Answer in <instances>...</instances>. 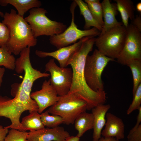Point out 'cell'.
I'll list each match as a JSON object with an SVG mask.
<instances>
[{
  "label": "cell",
  "mask_w": 141,
  "mask_h": 141,
  "mask_svg": "<svg viewBox=\"0 0 141 141\" xmlns=\"http://www.w3.org/2000/svg\"><path fill=\"white\" fill-rule=\"evenodd\" d=\"M30 96L36 103L40 114L46 109L55 104L58 99L55 90L51 85L50 81L45 80L43 82L41 89L31 93Z\"/></svg>",
  "instance_id": "obj_11"
},
{
  "label": "cell",
  "mask_w": 141,
  "mask_h": 141,
  "mask_svg": "<svg viewBox=\"0 0 141 141\" xmlns=\"http://www.w3.org/2000/svg\"><path fill=\"white\" fill-rule=\"evenodd\" d=\"M9 37V31L7 26L0 22V47L5 45Z\"/></svg>",
  "instance_id": "obj_29"
},
{
  "label": "cell",
  "mask_w": 141,
  "mask_h": 141,
  "mask_svg": "<svg viewBox=\"0 0 141 141\" xmlns=\"http://www.w3.org/2000/svg\"><path fill=\"white\" fill-rule=\"evenodd\" d=\"M20 85V83H15L13 84L11 86V94L13 97H15L17 94L19 90Z\"/></svg>",
  "instance_id": "obj_32"
},
{
  "label": "cell",
  "mask_w": 141,
  "mask_h": 141,
  "mask_svg": "<svg viewBox=\"0 0 141 141\" xmlns=\"http://www.w3.org/2000/svg\"><path fill=\"white\" fill-rule=\"evenodd\" d=\"M80 9V14L84 17L85 24L84 28L85 30L90 29L91 27H95L101 32L103 29L102 27L94 18L87 4L82 0H75Z\"/></svg>",
  "instance_id": "obj_20"
},
{
  "label": "cell",
  "mask_w": 141,
  "mask_h": 141,
  "mask_svg": "<svg viewBox=\"0 0 141 141\" xmlns=\"http://www.w3.org/2000/svg\"><path fill=\"white\" fill-rule=\"evenodd\" d=\"M16 60L12 53L7 49L6 45L0 47V66H3L5 68L14 70L15 68Z\"/></svg>",
  "instance_id": "obj_22"
},
{
  "label": "cell",
  "mask_w": 141,
  "mask_h": 141,
  "mask_svg": "<svg viewBox=\"0 0 141 141\" xmlns=\"http://www.w3.org/2000/svg\"><path fill=\"white\" fill-rule=\"evenodd\" d=\"M5 72V69L4 67L0 66V88L3 82V79Z\"/></svg>",
  "instance_id": "obj_36"
},
{
  "label": "cell",
  "mask_w": 141,
  "mask_h": 141,
  "mask_svg": "<svg viewBox=\"0 0 141 141\" xmlns=\"http://www.w3.org/2000/svg\"><path fill=\"white\" fill-rule=\"evenodd\" d=\"M87 108L86 101L77 94L71 93L58 96L56 103L47 110L49 114L61 116L63 124L68 125L73 124L77 117Z\"/></svg>",
  "instance_id": "obj_4"
},
{
  "label": "cell",
  "mask_w": 141,
  "mask_h": 141,
  "mask_svg": "<svg viewBox=\"0 0 141 141\" xmlns=\"http://www.w3.org/2000/svg\"><path fill=\"white\" fill-rule=\"evenodd\" d=\"M117 9L120 13L123 25L126 27L129 24L128 19L132 21L134 18L136 8L131 0H114Z\"/></svg>",
  "instance_id": "obj_18"
},
{
  "label": "cell",
  "mask_w": 141,
  "mask_h": 141,
  "mask_svg": "<svg viewBox=\"0 0 141 141\" xmlns=\"http://www.w3.org/2000/svg\"><path fill=\"white\" fill-rule=\"evenodd\" d=\"M28 132L11 128L3 141H27Z\"/></svg>",
  "instance_id": "obj_26"
},
{
  "label": "cell",
  "mask_w": 141,
  "mask_h": 141,
  "mask_svg": "<svg viewBox=\"0 0 141 141\" xmlns=\"http://www.w3.org/2000/svg\"><path fill=\"white\" fill-rule=\"evenodd\" d=\"M131 24L141 32V15H136L132 21Z\"/></svg>",
  "instance_id": "obj_30"
},
{
  "label": "cell",
  "mask_w": 141,
  "mask_h": 141,
  "mask_svg": "<svg viewBox=\"0 0 141 141\" xmlns=\"http://www.w3.org/2000/svg\"><path fill=\"white\" fill-rule=\"evenodd\" d=\"M9 4L17 10V14L24 17L25 13L28 10L34 8L40 7L42 3L38 0H0V5L5 6Z\"/></svg>",
  "instance_id": "obj_17"
},
{
  "label": "cell",
  "mask_w": 141,
  "mask_h": 141,
  "mask_svg": "<svg viewBox=\"0 0 141 141\" xmlns=\"http://www.w3.org/2000/svg\"><path fill=\"white\" fill-rule=\"evenodd\" d=\"M128 141H141V124L135 126L130 131L127 136Z\"/></svg>",
  "instance_id": "obj_28"
},
{
  "label": "cell",
  "mask_w": 141,
  "mask_h": 141,
  "mask_svg": "<svg viewBox=\"0 0 141 141\" xmlns=\"http://www.w3.org/2000/svg\"><path fill=\"white\" fill-rule=\"evenodd\" d=\"M74 124L75 129L78 131L77 135L80 138L87 131L93 129V115L92 113L83 112L77 117Z\"/></svg>",
  "instance_id": "obj_19"
},
{
  "label": "cell",
  "mask_w": 141,
  "mask_h": 141,
  "mask_svg": "<svg viewBox=\"0 0 141 141\" xmlns=\"http://www.w3.org/2000/svg\"><path fill=\"white\" fill-rule=\"evenodd\" d=\"M133 96V101L127 110V114L128 115L135 110H138L139 107L141 106V83L138 86Z\"/></svg>",
  "instance_id": "obj_27"
},
{
  "label": "cell",
  "mask_w": 141,
  "mask_h": 141,
  "mask_svg": "<svg viewBox=\"0 0 141 141\" xmlns=\"http://www.w3.org/2000/svg\"><path fill=\"white\" fill-rule=\"evenodd\" d=\"M87 37H83L72 45L60 48L52 52H46L37 50L35 51V54L42 58L48 56L52 57L58 62L60 67H66L68 65L69 61L72 56L79 49L83 41Z\"/></svg>",
  "instance_id": "obj_13"
},
{
  "label": "cell",
  "mask_w": 141,
  "mask_h": 141,
  "mask_svg": "<svg viewBox=\"0 0 141 141\" xmlns=\"http://www.w3.org/2000/svg\"><path fill=\"white\" fill-rule=\"evenodd\" d=\"M47 10L41 8H32L24 19L29 24L33 36L36 38L42 35L50 37L60 34L67 28L63 23L53 21L46 15Z\"/></svg>",
  "instance_id": "obj_6"
},
{
  "label": "cell",
  "mask_w": 141,
  "mask_h": 141,
  "mask_svg": "<svg viewBox=\"0 0 141 141\" xmlns=\"http://www.w3.org/2000/svg\"><path fill=\"white\" fill-rule=\"evenodd\" d=\"M96 21L102 27L104 26L103 11L101 3L99 0H85Z\"/></svg>",
  "instance_id": "obj_23"
},
{
  "label": "cell",
  "mask_w": 141,
  "mask_h": 141,
  "mask_svg": "<svg viewBox=\"0 0 141 141\" xmlns=\"http://www.w3.org/2000/svg\"><path fill=\"white\" fill-rule=\"evenodd\" d=\"M41 119L45 126L48 128H53L63 123V119L60 116L50 115L47 110L40 114Z\"/></svg>",
  "instance_id": "obj_25"
},
{
  "label": "cell",
  "mask_w": 141,
  "mask_h": 141,
  "mask_svg": "<svg viewBox=\"0 0 141 141\" xmlns=\"http://www.w3.org/2000/svg\"><path fill=\"white\" fill-rule=\"evenodd\" d=\"M96 38L88 36L69 60L73 73L72 85L68 93H75L86 102L87 110H90L98 105L104 104L106 101L104 90L95 92L88 86L84 75V67L87 56L93 49Z\"/></svg>",
  "instance_id": "obj_1"
},
{
  "label": "cell",
  "mask_w": 141,
  "mask_h": 141,
  "mask_svg": "<svg viewBox=\"0 0 141 141\" xmlns=\"http://www.w3.org/2000/svg\"><path fill=\"white\" fill-rule=\"evenodd\" d=\"M77 6L74 1L72 3L70 10L72 14L70 24L62 33L50 36V43L57 49L65 47L77 42V41L86 37H95L99 36L101 32L93 27L88 30H81L78 28L75 22V10Z\"/></svg>",
  "instance_id": "obj_8"
},
{
  "label": "cell",
  "mask_w": 141,
  "mask_h": 141,
  "mask_svg": "<svg viewBox=\"0 0 141 141\" xmlns=\"http://www.w3.org/2000/svg\"><path fill=\"white\" fill-rule=\"evenodd\" d=\"M126 27L123 25L113 27L96 38L95 44L98 50L105 56L117 59L124 47Z\"/></svg>",
  "instance_id": "obj_5"
},
{
  "label": "cell",
  "mask_w": 141,
  "mask_h": 141,
  "mask_svg": "<svg viewBox=\"0 0 141 141\" xmlns=\"http://www.w3.org/2000/svg\"><path fill=\"white\" fill-rule=\"evenodd\" d=\"M45 69L50 73L51 85L58 96L67 94L71 87L73 73L72 68L62 67L56 63L55 59H50L46 64Z\"/></svg>",
  "instance_id": "obj_9"
},
{
  "label": "cell",
  "mask_w": 141,
  "mask_h": 141,
  "mask_svg": "<svg viewBox=\"0 0 141 141\" xmlns=\"http://www.w3.org/2000/svg\"><path fill=\"white\" fill-rule=\"evenodd\" d=\"M139 113L137 117L136 125H138L140 124L141 122V106L138 109Z\"/></svg>",
  "instance_id": "obj_34"
},
{
  "label": "cell",
  "mask_w": 141,
  "mask_h": 141,
  "mask_svg": "<svg viewBox=\"0 0 141 141\" xmlns=\"http://www.w3.org/2000/svg\"><path fill=\"white\" fill-rule=\"evenodd\" d=\"M32 87L21 83L17 94L13 98L0 95V117L8 118L11 123L5 128L26 131L20 121L22 114L25 111H28L30 113L38 111V110L36 103L30 96Z\"/></svg>",
  "instance_id": "obj_2"
},
{
  "label": "cell",
  "mask_w": 141,
  "mask_h": 141,
  "mask_svg": "<svg viewBox=\"0 0 141 141\" xmlns=\"http://www.w3.org/2000/svg\"><path fill=\"white\" fill-rule=\"evenodd\" d=\"M115 60L108 57L95 49L92 54L87 57L84 75L86 83L92 90L97 92L104 90L101 79L102 73L108 63Z\"/></svg>",
  "instance_id": "obj_7"
},
{
  "label": "cell",
  "mask_w": 141,
  "mask_h": 141,
  "mask_svg": "<svg viewBox=\"0 0 141 141\" xmlns=\"http://www.w3.org/2000/svg\"><path fill=\"white\" fill-rule=\"evenodd\" d=\"M21 123L26 131L37 130L45 127L41 119L40 114L34 111L24 117Z\"/></svg>",
  "instance_id": "obj_21"
},
{
  "label": "cell",
  "mask_w": 141,
  "mask_h": 141,
  "mask_svg": "<svg viewBox=\"0 0 141 141\" xmlns=\"http://www.w3.org/2000/svg\"><path fill=\"white\" fill-rule=\"evenodd\" d=\"M110 107L109 104H101L91 109L93 117V141H97L101 137L102 129L106 123V115Z\"/></svg>",
  "instance_id": "obj_15"
},
{
  "label": "cell",
  "mask_w": 141,
  "mask_h": 141,
  "mask_svg": "<svg viewBox=\"0 0 141 141\" xmlns=\"http://www.w3.org/2000/svg\"><path fill=\"white\" fill-rule=\"evenodd\" d=\"M80 138L76 136H70L66 139L65 141H79Z\"/></svg>",
  "instance_id": "obj_35"
},
{
  "label": "cell",
  "mask_w": 141,
  "mask_h": 141,
  "mask_svg": "<svg viewBox=\"0 0 141 141\" xmlns=\"http://www.w3.org/2000/svg\"><path fill=\"white\" fill-rule=\"evenodd\" d=\"M104 20V26L101 33H103L115 26L123 25L119 22L115 16L118 14L116 4L111 3L109 0H103L101 3Z\"/></svg>",
  "instance_id": "obj_16"
},
{
  "label": "cell",
  "mask_w": 141,
  "mask_h": 141,
  "mask_svg": "<svg viewBox=\"0 0 141 141\" xmlns=\"http://www.w3.org/2000/svg\"><path fill=\"white\" fill-rule=\"evenodd\" d=\"M104 129L102 131L103 137H114L119 140L124 138L125 125L121 119L111 113H107Z\"/></svg>",
  "instance_id": "obj_14"
},
{
  "label": "cell",
  "mask_w": 141,
  "mask_h": 141,
  "mask_svg": "<svg viewBox=\"0 0 141 141\" xmlns=\"http://www.w3.org/2000/svg\"><path fill=\"white\" fill-rule=\"evenodd\" d=\"M70 135L62 127L45 128L28 132L27 141H65Z\"/></svg>",
  "instance_id": "obj_12"
},
{
  "label": "cell",
  "mask_w": 141,
  "mask_h": 141,
  "mask_svg": "<svg viewBox=\"0 0 141 141\" xmlns=\"http://www.w3.org/2000/svg\"><path fill=\"white\" fill-rule=\"evenodd\" d=\"M3 18L2 22L7 26L9 31L6 45L9 51L17 55L24 48L36 45L37 39L29 25L15 10L11 9L10 13L6 12Z\"/></svg>",
  "instance_id": "obj_3"
},
{
  "label": "cell",
  "mask_w": 141,
  "mask_h": 141,
  "mask_svg": "<svg viewBox=\"0 0 141 141\" xmlns=\"http://www.w3.org/2000/svg\"><path fill=\"white\" fill-rule=\"evenodd\" d=\"M117 60L124 65L132 60H141V32L131 24L126 27L124 45Z\"/></svg>",
  "instance_id": "obj_10"
},
{
  "label": "cell",
  "mask_w": 141,
  "mask_h": 141,
  "mask_svg": "<svg viewBox=\"0 0 141 141\" xmlns=\"http://www.w3.org/2000/svg\"><path fill=\"white\" fill-rule=\"evenodd\" d=\"M0 16L2 17L3 18L4 16V14L0 10Z\"/></svg>",
  "instance_id": "obj_38"
},
{
  "label": "cell",
  "mask_w": 141,
  "mask_h": 141,
  "mask_svg": "<svg viewBox=\"0 0 141 141\" xmlns=\"http://www.w3.org/2000/svg\"><path fill=\"white\" fill-rule=\"evenodd\" d=\"M9 131V128L4 127L0 125V141H4Z\"/></svg>",
  "instance_id": "obj_31"
},
{
  "label": "cell",
  "mask_w": 141,
  "mask_h": 141,
  "mask_svg": "<svg viewBox=\"0 0 141 141\" xmlns=\"http://www.w3.org/2000/svg\"><path fill=\"white\" fill-rule=\"evenodd\" d=\"M136 9L137 10V11L140 13L141 15V2H139L138 3L136 7Z\"/></svg>",
  "instance_id": "obj_37"
},
{
  "label": "cell",
  "mask_w": 141,
  "mask_h": 141,
  "mask_svg": "<svg viewBox=\"0 0 141 141\" xmlns=\"http://www.w3.org/2000/svg\"><path fill=\"white\" fill-rule=\"evenodd\" d=\"M97 141H119V140L114 137H101Z\"/></svg>",
  "instance_id": "obj_33"
},
{
  "label": "cell",
  "mask_w": 141,
  "mask_h": 141,
  "mask_svg": "<svg viewBox=\"0 0 141 141\" xmlns=\"http://www.w3.org/2000/svg\"><path fill=\"white\" fill-rule=\"evenodd\" d=\"M127 65L130 68L133 75V96L138 86L141 83V60H132L129 62Z\"/></svg>",
  "instance_id": "obj_24"
}]
</instances>
